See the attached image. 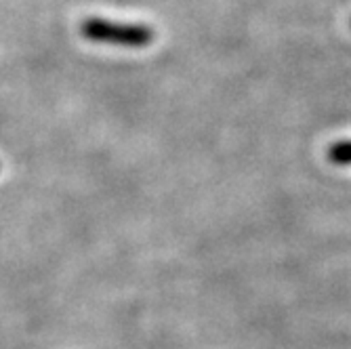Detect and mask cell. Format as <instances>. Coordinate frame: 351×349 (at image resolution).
<instances>
[{
  "label": "cell",
  "mask_w": 351,
  "mask_h": 349,
  "mask_svg": "<svg viewBox=\"0 0 351 349\" xmlns=\"http://www.w3.org/2000/svg\"><path fill=\"white\" fill-rule=\"evenodd\" d=\"M82 36L90 43L141 49L154 43V29L139 23H114L101 17H88L80 25Z\"/></svg>",
  "instance_id": "cell-1"
},
{
  "label": "cell",
  "mask_w": 351,
  "mask_h": 349,
  "mask_svg": "<svg viewBox=\"0 0 351 349\" xmlns=\"http://www.w3.org/2000/svg\"><path fill=\"white\" fill-rule=\"evenodd\" d=\"M330 158L335 163L341 165H349L351 163V141H343L330 147Z\"/></svg>",
  "instance_id": "cell-2"
}]
</instances>
